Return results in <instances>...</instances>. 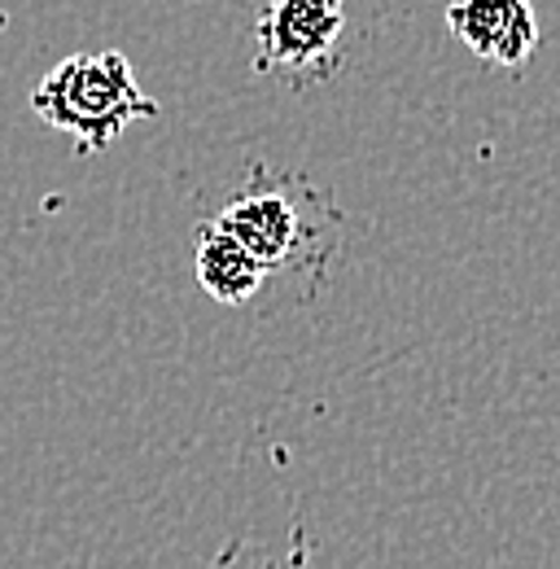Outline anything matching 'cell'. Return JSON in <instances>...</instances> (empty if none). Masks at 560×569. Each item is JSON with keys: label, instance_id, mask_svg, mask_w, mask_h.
<instances>
[{"label": "cell", "instance_id": "obj_1", "mask_svg": "<svg viewBox=\"0 0 560 569\" xmlns=\"http://www.w3.org/2000/svg\"><path fill=\"white\" fill-rule=\"evenodd\" d=\"M210 223L246 246L268 277H293L329 263L342 214L311 180L254 162L250 180L223 198Z\"/></svg>", "mask_w": 560, "mask_h": 569}, {"label": "cell", "instance_id": "obj_2", "mask_svg": "<svg viewBox=\"0 0 560 569\" xmlns=\"http://www.w3.org/2000/svg\"><path fill=\"white\" fill-rule=\"evenodd\" d=\"M31 110L53 132H67L79 149H106L132 123L158 119V106L144 97L132 62L119 49L62 58L36 83Z\"/></svg>", "mask_w": 560, "mask_h": 569}, {"label": "cell", "instance_id": "obj_3", "mask_svg": "<svg viewBox=\"0 0 560 569\" xmlns=\"http://www.w3.org/2000/svg\"><path fill=\"white\" fill-rule=\"evenodd\" d=\"M350 0H263L254 22V71L311 88L347 62Z\"/></svg>", "mask_w": 560, "mask_h": 569}, {"label": "cell", "instance_id": "obj_4", "mask_svg": "<svg viewBox=\"0 0 560 569\" xmlns=\"http://www.w3.org/2000/svg\"><path fill=\"white\" fill-rule=\"evenodd\" d=\"M451 36L487 67L521 71L539 49V13L530 0H451Z\"/></svg>", "mask_w": 560, "mask_h": 569}, {"label": "cell", "instance_id": "obj_5", "mask_svg": "<svg viewBox=\"0 0 560 569\" xmlns=\"http://www.w3.org/2000/svg\"><path fill=\"white\" fill-rule=\"evenodd\" d=\"M193 268H198V284L207 289L219 307H246L263 289V281H268V272L259 268V259L246 246H237L223 228H214L210 219L198 223Z\"/></svg>", "mask_w": 560, "mask_h": 569}]
</instances>
